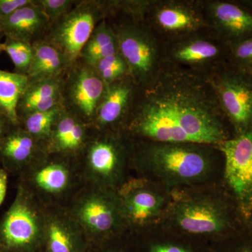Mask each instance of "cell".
<instances>
[{"instance_id": "1", "label": "cell", "mask_w": 252, "mask_h": 252, "mask_svg": "<svg viewBox=\"0 0 252 252\" xmlns=\"http://www.w3.org/2000/svg\"><path fill=\"white\" fill-rule=\"evenodd\" d=\"M230 129L207 76L163 63L139 89L123 132L132 140L218 147L233 137Z\"/></svg>"}, {"instance_id": "2", "label": "cell", "mask_w": 252, "mask_h": 252, "mask_svg": "<svg viewBox=\"0 0 252 252\" xmlns=\"http://www.w3.org/2000/svg\"><path fill=\"white\" fill-rule=\"evenodd\" d=\"M131 167L133 175L172 191L220 183L224 158L217 146L132 140Z\"/></svg>"}, {"instance_id": "3", "label": "cell", "mask_w": 252, "mask_h": 252, "mask_svg": "<svg viewBox=\"0 0 252 252\" xmlns=\"http://www.w3.org/2000/svg\"><path fill=\"white\" fill-rule=\"evenodd\" d=\"M238 219L245 220L234 198L220 182L172 190L161 225L211 244L237 234Z\"/></svg>"}, {"instance_id": "4", "label": "cell", "mask_w": 252, "mask_h": 252, "mask_svg": "<svg viewBox=\"0 0 252 252\" xmlns=\"http://www.w3.org/2000/svg\"><path fill=\"white\" fill-rule=\"evenodd\" d=\"M94 131L80 156L84 180L117 191L132 175V140L123 131Z\"/></svg>"}, {"instance_id": "5", "label": "cell", "mask_w": 252, "mask_h": 252, "mask_svg": "<svg viewBox=\"0 0 252 252\" xmlns=\"http://www.w3.org/2000/svg\"><path fill=\"white\" fill-rule=\"evenodd\" d=\"M89 245L102 246L127 233L117 191L88 186L66 209Z\"/></svg>"}, {"instance_id": "6", "label": "cell", "mask_w": 252, "mask_h": 252, "mask_svg": "<svg viewBox=\"0 0 252 252\" xmlns=\"http://www.w3.org/2000/svg\"><path fill=\"white\" fill-rule=\"evenodd\" d=\"M107 20L117 38L119 53L127 63L128 75L139 87L148 85L163 64V41L145 21L119 16Z\"/></svg>"}, {"instance_id": "7", "label": "cell", "mask_w": 252, "mask_h": 252, "mask_svg": "<svg viewBox=\"0 0 252 252\" xmlns=\"http://www.w3.org/2000/svg\"><path fill=\"white\" fill-rule=\"evenodd\" d=\"M46 206L22 184L0 221L2 252H41L44 250Z\"/></svg>"}, {"instance_id": "8", "label": "cell", "mask_w": 252, "mask_h": 252, "mask_svg": "<svg viewBox=\"0 0 252 252\" xmlns=\"http://www.w3.org/2000/svg\"><path fill=\"white\" fill-rule=\"evenodd\" d=\"M117 194L127 231L140 234L163 223L171 200L168 189L132 175Z\"/></svg>"}, {"instance_id": "9", "label": "cell", "mask_w": 252, "mask_h": 252, "mask_svg": "<svg viewBox=\"0 0 252 252\" xmlns=\"http://www.w3.org/2000/svg\"><path fill=\"white\" fill-rule=\"evenodd\" d=\"M109 16L107 0H78L69 12L51 25L44 40L57 48L72 65L94 28Z\"/></svg>"}, {"instance_id": "10", "label": "cell", "mask_w": 252, "mask_h": 252, "mask_svg": "<svg viewBox=\"0 0 252 252\" xmlns=\"http://www.w3.org/2000/svg\"><path fill=\"white\" fill-rule=\"evenodd\" d=\"M228 63V48L212 30L164 42L163 63L207 76Z\"/></svg>"}, {"instance_id": "11", "label": "cell", "mask_w": 252, "mask_h": 252, "mask_svg": "<svg viewBox=\"0 0 252 252\" xmlns=\"http://www.w3.org/2000/svg\"><path fill=\"white\" fill-rule=\"evenodd\" d=\"M233 135L252 129V76L226 63L207 76Z\"/></svg>"}, {"instance_id": "12", "label": "cell", "mask_w": 252, "mask_h": 252, "mask_svg": "<svg viewBox=\"0 0 252 252\" xmlns=\"http://www.w3.org/2000/svg\"><path fill=\"white\" fill-rule=\"evenodd\" d=\"M218 147L224 158L222 184L248 221L252 212V129Z\"/></svg>"}, {"instance_id": "13", "label": "cell", "mask_w": 252, "mask_h": 252, "mask_svg": "<svg viewBox=\"0 0 252 252\" xmlns=\"http://www.w3.org/2000/svg\"><path fill=\"white\" fill-rule=\"evenodd\" d=\"M145 22L163 42L212 30L201 0H154Z\"/></svg>"}, {"instance_id": "14", "label": "cell", "mask_w": 252, "mask_h": 252, "mask_svg": "<svg viewBox=\"0 0 252 252\" xmlns=\"http://www.w3.org/2000/svg\"><path fill=\"white\" fill-rule=\"evenodd\" d=\"M106 88L94 67L78 59L63 75V107L91 127Z\"/></svg>"}, {"instance_id": "15", "label": "cell", "mask_w": 252, "mask_h": 252, "mask_svg": "<svg viewBox=\"0 0 252 252\" xmlns=\"http://www.w3.org/2000/svg\"><path fill=\"white\" fill-rule=\"evenodd\" d=\"M69 160L47 154L24 171L21 184L44 205L61 199L74 185V170Z\"/></svg>"}, {"instance_id": "16", "label": "cell", "mask_w": 252, "mask_h": 252, "mask_svg": "<svg viewBox=\"0 0 252 252\" xmlns=\"http://www.w3.org/2000/svg\"><path fill=\"white\" fill-rule=\"evenodd\" d=\"M139 89L129 75L107 85L91 128L97 131H123Z\"/></svg>"}, {"instance_id": "17", "label": "cell", "mask_w": 252, "mask_h": 252, "mask_svg": "<svg viewBox=\"0 0 252 252\" xmlns=\"http://www.w3.org/2000/svg\"><path fill=\"white\" fill-rule=\"evenodd\" d=\"M212 31L225 44L252 36V12L235 1L201 0Z\"/></svg>"}, {"instance_id": "18", "label": "cell", "mask_w": 252, "mask_h": 252, "mask_svg": "<svg viewBox=\"0 0 252 252\" xmlns=\"http://www.w3.org/2000/svg\"><path fill=\"white\" fill-rule=\"evenodd\" d=\"M89 245L66 209L46 206L44 250L46 252H88Z\"/></svg>"}, {"instance_id": "19", "label": "cell", "mask_w": 252, "mask_h": 252, "mask_svg": "<svg viewBox=\"0 0 252 252\" xmlns=\"http://www.w3.org/2000/svg\"><path fill=\"white\" fill-rule=\"evenodd\" d=\"M91 130L90 126L63 108L46 142V152L68 160L77 158L90 140Z\"/></svg>"}, {"instance_id": "20", "label": "cell", "mask_w": 252, "mask_h": 252, "mask_svg": "<svg viewBox=\"0 0 252 252\" xmlns=\"http://www.w3.org/2000/svg\"><path fill=\"white\" fill-rule=\"evenodd\" d=\"M45 144L21 126H13L0 139V161L6 171H26L47 154Z\"/></svg>"}, {"instance_id": "21", "label": "cell", "mask_w": 252, "mask_h": 252, "mask_svg": "<svg viewBox=\"0 0 252 252\" xmlns=\"http://www.w3.org/2000/svg\"><path fill=\"white\" fill-rule=\"evenodd\" d=\"M51 27V23L37 0H32L30 4L0 20L2 36L31 45L45 39Z\"/></svg>"}, {"instance_id": "22", "label": "cell", "mask_w": 252, "mask_h": 252, "mask_svg": "<svg viewBox=\"0 0 252 252\" xmlns=\"http://www.w3.org/2000/svg\"><path fill=\"white\" fill-rule=\"evenodd\" d=\"M135 235L137 252H212L211 244L178 234L162 225Z\"/></svg>"}, {"instance_id": "23", "label": "cell", "mask_w": 252, "mask_h": 252, "mask_svg": "<svg viewBox=\"0 0 252 252\" xmlns=\"http://www.w3.org/2000/svg\"><path fill=\"white\" fill-rule=\"evenodd\" d=\"M63 77L28 81L18 104L19 122L28 114L45 112L62 105Z\"/></svg>"}, {"instance_id": "24", "label": "cell", "mask_w": 252, "mask_h": 252, "mask_svg": "<svg viewBox=\"0 0 252 252\" xmlns=\"http://www.w3.org/2000/svg\"><path fill=\"white\" fill-rule=\"evenodd\" d=\"M32 46V59L27 73L30 81L63 77L70 67L64 55L44 39Z\"/></svg>"}, {"instance_id": "25", "label": "cell", "mask_w": 252, "mask_h": 252, "mask_svg": "<svg viewBox=\"0 0 252 252\" xmlns=\"http://www.w3.org/2000/svg\"><path fill=\"white\" fill-rule=\"evenodd\" d=\"M28 81L27 75L0 69V114L13 126L20 125L18 104Z\"/></svg>"}, {"instance_id": "26", "label": "cell", "mask_w": 252, "mask_h": 252, "mask_svg": "<svg viewBox=\"0 0 252 252\" xmlns=\"http://www.w3.org/2000/svg\"><path fill=\"white\" fill-rule=\"evenodd\" d=\"M118 52L117 38L108 21L105 19L94 28L81 50L79 59L93 66L99 60Z\"/></svg>"}, {"instance_id": "27", "label": "cell", "mask_w": 252, "mask_h": 252, "mask_svg": "<svg viewBox=\"0 0 252 252\" xmlns=\"http://www.w3.org/2000/svg\"><path fill=\"white\" fill-rule=\"evenodd\" d=\"M62 105L45 112H34L20 119V126L36 140L46 144L51 135Z\"/></svg>"}, {"instance_id": "28", "label": "cell", "mask_w": 252, "mask_h": 252, "mask_svg": "<svg viewBox=\"0 0 252 252\" xmlns=\"http://www.w3.org/2000/svg\"><path fill=\"white\" fill-rule=\"evenodd\" d=\"M109 16H119L145 21L154 0H107Z\"/></svg>"}, {"instance_id": "29", "label": "cell", "mask_w": 252, "mask_h": 252, "mask_svg": "<svg viewBox=\"0 0 252 252\" xmlns=\"http://www.w3.org/2000/svg\"><path fill=\"white\" fill-rule=\"evenodd\" d=\"M92 67L106 86L128 75L127 63L119 51L99 60Z\"/></svg>"}, {"instance_id": "30", "label": "cell", "mask_w": 252, "mask_h": 252, "mask_svg": "<svg viewBox=\"0 0 252 252\" xmlns=\"http://www.w3.org/2000/svg\"><path fill=\"white\" fill-rule=\"evenodd\" d=\"M228 63L252 75V36L227 44Z\"/></svg>"}, {"instance_id": "31", "label": "cell", "mask_w": 252, "mask_h": 252, "mask_svg": "<svg viewBox=\"0 0 252 252\" xmlns=\"http://www.w3.org/2000/svg\"><path fill=\"white\" fill-rule=\"evenodd\" d=\"M4 51L14 65V72L27 75L32 59V46L24 41L5 37Z\"/></svg>"}, {"instance_id": "32", "label": "cell", "mask_w": 252, "mask_h": 252, "mask_svg": "<svg viewBox=\"0 0 252 252\" xmlns=\"http://www.w3.org/2000/svg\"><path fill=\"white\" fill-rule=\"evenodd\" d=\"M77 1V0H37L38 4L40 5L51 25L69 12Z\"/></svg>"}, {"instance_id": "33", "label": "cell", "mask_w": 252, "mask_h": 252, "mask_svg": "<svg viewBox=\"0 0 252 252\" xmlns=\"http://www.w3.org/2000/svg\"><path fill=\"white\" fill-rule=\"evenodd\" d=\"M211 246L212 252H252V238H240L237 233Z\"/></svg>"}, {"instance_id": "34", "label": "cell", "mask_w": 252, "mask_h": 252, "mask_svg": "<svg viewBox=\"0 0 252 252\" xmlns=\"http://www.w3.org/2000/svg\"><path fill=\"white\" fill-rule=\"evenodd\" d=\"M97 248V252H137L135 235L130 232Z\"/></svg>"}, {"instance_id": "35", "label": "cell", "mask_w": 252, "mask_h": 252, "mask_svg": "<svg viewBox=\"0 0 252 252\" xmlns=\"http://www.w3.org/2000/svg\"><path fill=\"white\" fill-rule=\"evenodd\" d=\"M32 0H0V20L30 4Z\"/></svg>"}, {"instance_id": "36", "label": "cell", "mask_w": 252, "mask_h": 252, "mask_svg": "<svg viewBox=\"0 0 252 252\" xmlns=\"http://www.w3.org/2000/svg\"><path fill=\"white\" fill-rule=\"evenodd\" d=\"M8 175L6 170L0 168V207L4 202L7 191Z\"/></svg>"}, {"instance_id": "37", "label": "cell", "mask_w": 252, "mask_h": 252, "mask_svg": "<svg viewBox=\"0 0 252 252\" xmlns=\"http://www.w3.org/2000/svg\"><path fill=\"white\" fill-rule=\"evenodd\" d=\"M12 126V124L9 122V121L2 114H0V139L7 133L8 131Z\"/></svg>"}, {"instance_id": "38", "label": "cell", "mask_w": 252, "mask_h": 252, "mask_svg": "<svg viewBox=\"0 0 252 252\" xmlns=\"http://www.w3.org/2000/svg\"><path fill=\"white\" fill-rule=\"evenodd\" d=\"M3 51H4V43L0 42V54Z\"/></svg>"}, {"instance_id": "39", "label": "cell", "mask_w": 252, "mask_h": 252, "mask_svg": "<svg viewBox=\"0 0 252 252\" xmlns=\"http://www.w3.org/2000/svg\"><path fill=\"white\" fill-rule=\"evenodd\" d=\"M1 36H2V34H1V30H0V38H1Z\"/></svg>"}, {"instance_id": "40", "label": "cell", "mask_w": 252, "mask_h": 252, "mask_svg": "<svg viewBox=\"0 0 252 252\" xmlns=\"http://www.w3.org/2000/svg\"><path fill=\"white\" fill-rule=\"evenodd\" d=\"M41 252H46L45 251V250H43L42 251H41Z\"/></svg>"}, {"instance_id": "41", "label": "cell", "mask_w": 252, "mask_h": 252, "mask_svg": "<svg viewBox=\"0 0 252 252\" xmlns=\"http://www.w3.org/2000/svg\"><path fill=\"white\" fill-rule=\"evenodd\" d=\"M0 252H1V249H0Z\"/></svg>"}, {"instance_id": "42", "label": "cell", "mask_w": 252, "mask_h": 252, "mask_svg": "<svg viewBox=\"0 0 252 252\" xmlns=\"http://www.w3.org/2000/svg\"></svg>"}]
</instances>
